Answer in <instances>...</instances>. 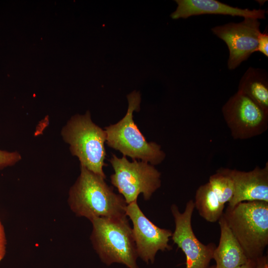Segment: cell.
<instances>
[{
	"label": "cell",
	"instance_id": "obj_17",
	"mask_svg": "<svg viewBox=\"0 0 268 268\" xmlns=\"http://www.w3.org/2000/svg\"><path fill=\"white\" fill-rule=\"evenodd\" d=\"M21 158V155L17 152H9L0 149V169L14 165Z\"/></svg>",
	"mask_w": 268,
	"mask_h": 268
},
{
	"label": "cell",
	"instance_id": "obj_11",
	"mask_svg": "<svg viewBox=\"0 0 268 268\" xmlns=\"http://www.w3.org/2000/svg\"><path fill=\"white\" fill-rule=\"evenodd\" d=\"M229 176L234 185V193L228 206L247 201H264L268 202V162L263 168L257 166L252 170L243 171L221 168Z\"/></svg>",
	"mask_w": 268,
	"mask_h": 268
},
{
	"label": "cell",
	"instance_id": "obj_6",
	"mask_svg": "<svg viewBox=\"0 0 268 268\" xmlns=\"http://www.w3.org/2000/svg\"><path fill=\"white\" fill-rule=\"evenodd\" d=\"M114 173L111 175L112 184L129 204L137 201L142 194L145 200L161 186V173L154 166L143 161L130 162L123 156L118 157L113 154L109 160Z\"/></svg>",
	"mask_w": 268,
	"mask_h": 268
},
{
	"label": "cell",
	"instance_id": "obj_7",
	"mask_svg": "<svg viewBox=\"0 0 268 268\" xmlns=\"http://www.w3.org/2000/svg\"><path fill=\"white\" fill-rule=\"evenodd\" d=\"M231 136L247 139L263 134L268 128V113L245 94L237 91L222 107Z\"/></svg>",
	"mask_w": 268,
	"mask_h": 268
},
{
	"label": "cell",
	"instance_id": "obj_19",
	"mask_svg": "<svg viewBox=\"0 0 268 268\" xmlns=\"http://www.w3.org/2000/svg\"><path fill=\"white\" fill-rule=\"evenodd\" d=\"M6 245L5 234L2 224L0 220V262L3 259L5 255Z\"/></svg>",
	"mask_w": 268,
	"mask_h": 268
},
{
	"label": "cell",
	"instance_id": "obj_18",
	"mask_svg": "<svg viewBox=\"0 0 268 268\" xmlns=\"http://www.w3.org/2000/svg\"><path fill=\"white\" fill-rule=\"evenodd\" d=\"M257 52H260L268 57V34L267 32L261 33L258 38Z\"/></svg>",
	"mask_w": 268,
	"mask_h": 268
},
{
	"label": "cell",
	"instance_id": "obj_9",
	"mask_svg": "<svg viewBox=\"0 0 268 268\" xmlns=\"http://www.w3.org/2000/svg\"><path fill=\"white\" fill-rule=\"evenodd\" d=\"M244 18L239 23L229 22L211 29L228 47L227 67L230 70L235 69L257 52L261 23L257 19Z\"/></svg>",
	"mask_w": 268,
	"mask_h": 268
},
{
	"label": "cell",
	"instance_id": "obj_2",
	"mask_svg": "<svg viewBox=\"0 0 268 268\" xmlns=\"http://www.w3.org/2000/svg\"><path fill=\"white\" fill-rule=\"evenodd\" d=\"M223 215L247 257L264 256L268 245V202L247 201L228 206Z\"/></svg>",
	"mask_w": 268,
	"mask_h": 268
},
{
	"label": "cell",
	"instance_id": "obj_8",
	"mask_svg": "<svg viewBox=\"0 0 268 268\" xmlns=\"http://www.w3.org/2000/svg\"><path fill=\"white\" fill-rule=\"evenodd\" d=\"M195 208L192 200L187 202L183 212L179 211L176 204L171 206L175 224L172 239L185 255L186 268H209L216 246L213 243L202 244L194 234L192 217Z\"/></svg>",
	"mask_w": 268,
	"mask_h": 268
},
{
	"label": "cell",
	"instance_id": "obj_4",
	"mask_svg": "<svg viewBox=\"0 0 268 268\" xmlns=\"http://www.w3.org/2000/svg\"><path fill=\"white\" fill-rule=\"evenodd\" d=\"M127 99L129 106L125 116L116 124L105 128L106 142L124 156L158 165L165 159V153L160 145L146 140L133 120V112L140 110V94L134 91L127 95Z\"/></svg>",
	"mask_w": 268,
	"mask_h": 268
},
{
	"label": "cell",
	"instance_id": "obj_3",
	"mask_svg": "<svg viewBox=\"0 0 268 268\" xmlns=\"http://www.w3.org/2000/svg\"><path fill=\"white\" fill-rule=\"evenodd\" d=\"M90 240L101 261L107 266L122 264L129 268H139L138 257L127 216L98 217L90 220Z\"/></svg>",
	"mask_w": 268,
	"mask_h": 268
},
{
	"label": "cell",
	"instance_id": "obj_15",
	"mask_svg": "<svg viewBox=\"0 0 268 268\" xmlns=\"http://www.w3.org/2000/svg\"><path fill=\"white\" fill-rule=\"evenodd\" d=\"M194 202L200 215L208 222L218 221L223 213L224 205L219 201L209 182L198 188Z\"/></svg>",
	"mask_w": 268,
	"mask_h": 268
},
{
	"label": "cell",
	"instance_id": "obj_14",
	"mask_svg": "<svg viewBox=\"0 0 268 268\" xmlns=\"http://www.w3.org/2000/svg\"><path fill=\"white\" fill-rule=\"evenodd\" d=\"M268 113V77L265 70L249 67L242 76L238 91Z\"/></svg>",
	"mask_w": 268,
	"mask_h": 268
},
{
	"label": "cell",
	"instance_id": "obj_13",
	"mask_svg": "<svg viewBox=\"0 0 268 268\" xmlns=\"http://www.w3.org/2000/svg\"><path fill=\"white\" fill-rule=\"evenodd\" d=\"M218 223L220 237L213 255V259L216 262L215 268H235L247 263L249 259L233 235L223 214Z\"/></svg>",
	"mask_w": 268,
	"mask_h": 268
},
{
	"label": "cell",
	"instance_id": "obj_22",
	"mask_svg": "<svg viewBox=\"0 0 268 268\" xmlns=\"http://www.w3.org/2000/svg\"><path fill=\"white\" fill-rule=\"evenodd\" d=\"M209 268H215V266H212L211 267H210Z\"/></svg>",
	"mask_w": 268,
	"mask_h": 268
},
{
	"label": "cell",
	"instance_id": "obj_20",
	"mask_svg": "<svg viewBox=\"0 0 268 268\" xmlns=\"http://www.w3.org/2000/svg\"><path fill=\"white\" fill-rule=\"evenodd\" d=\"M256 268H268V258L267 256H263L257 260Z\"/></svg>",
	"mask_w": 268,
	"mask_h": 268
},
{
	"label": "cell",
	"instance_id": "obj_21",
	"mask_svg": "<svg viewBox=\"0 0 268 268\" xmlns=\"http://www.w3.org/2000/svg\"><path fill=\"white\" fill-rule=\"evenodd\" d=\"M256 267L257 261L249 260L247 263L235 268H256Z\"/></svg>",
	"mask_w": 268,
	"mask_h": 268
},
{
	"label": "cell",
	"instance_id": "obj_12",
	"mask_svg": "<svg viewBox=\"0 0 268 268\" xmlns=\"http://www.w3.org/2000/svg\"><path fill=\"white\" fill-rule=\"evenodd\" d=\"M175 1L177 3V7L170 15L173 19L203 14L228 15L258 20L266 18L265 9L240 8L216 0H175Z\"/></svg>",
	"mask_w": 268,
	"mask_h": 268
},
{
	"label": "cell",
	"instance_id": "obj_10",
	"mask_svg": "<svg viewBox=\"0 0 268 268\" xmlns=\"http://www.w3.org/2000/svg\"><path fill=\"white\" fill-rule=\"evenodd\" d=\"M126 214L133 223V234L138 257L147 264L153 263L158 251L171 250L168 244L172 232L155 225L134 201L127 205Z\"/></svg>",
	"mask_w": 268,
	"mask_h": 268
},
{
	"label": "cell",
	"instance_id": "obj_5",
	"mask_svg": "<svg viewBox=\"0 0 268 268\" xmlns=\"http://www.w3.org/2000/svg\"><path fill=\"white\" fill-rule=\"evenodd\" d=\"M65 141L69 145L71 154L76 156L80 166L105 179L103 167L106 152L105 130L95 124L87 111L83 115L72 117L62 130Z\"/></svg>",
	"mask_w": 268,
	"mask_h": 268
},
{
	"label": "cell",
	"instance_id": "obj_1",
	"mask_svg": "<svg viewBox=\"0 0 268 268\" xmlns=\"http://www.w3.org/2000/svg\"><path fill=\"white\" fill-rule=\"evenodd\" d=\"M105 179L80 166V173L70 188L68 204L74 214L90 221L98 217L127 216V203L120 194L114 192Z\"/></svg>",
	"mask_w": 268,
	"mask_h": 268
},
{
	"label": "cell",
	"instance_id": "obj_16",
	"mask_svg": "<svg viewBox=\"0 0 268 268\" xmlns=\"http://www.w3.org/2000/svg\"><path fill=\"white\" fill-rule=\"evenodd\" d=\"M208 182L222 204L229 202L234 193V185L229 176L219 168L210 176Z\"/></svg>",
	"mask_w": 268,
	"mask_h": 268
}]
</instances>
